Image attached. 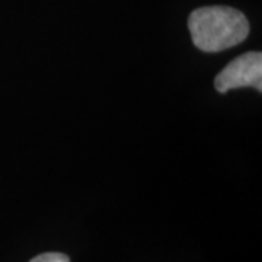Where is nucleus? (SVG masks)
Segmentation results:
<instances>
[{"label": "nucleus", "instance_id": "nucleus-1", "mask_svg": "<svg viewBox=\"0 0 262 262\" xmlns=\"http://www.w3.org/2000/svg\"><path fill=\"white\" fill-rule=\"evenodd\" d=\"M188 29L198 50L219 53L244 42L249 34V24L241 10L229 6H207L189 15Z\"/></svg>", "mask_w": 262, "mask_h": 262}, {"label": "nucleus", "instance_id": "nucleus-2", "mask_svg": "<svg viewBox=\"0 0 262 262\" xmlns=\"http://www.w3.org/2000/svg\"><path fill=\"white\" fill-rule=\"evenodd\" d=\"M217 92L226 94L232 89L253 88L262 91V54L259 51L245 53L230 61L214 80Z\"/></svg>", "mask_w": 262, "mask_h": 262}, {"label": "nucleus", "instance_id": "nucleus-3", "mask_svg": "<svg viewBox=\"0 0 262 262\" xmlns=\"http://www.w3.org/2000/svg\"><path fill=\"white\" fill-rule=\"evenodd\" d=\"M29 262H70V259L64 253L47 252L38 255L35 258H32Z\"/></svg>", "mask_w": 262, "mask_h": 262}]
</instances>
